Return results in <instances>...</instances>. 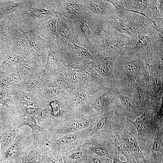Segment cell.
I'll use <instances>...</instances> for the list:
<instances>
[{
    "mask_svg": "<svg viewBox=\"0 0 163 163\" xmlns=\"http://www.w3.org/2000/svg\"><path fill=\"white\" fill-rule=\"evenodd\" d=\"M145 62L130 46L121 49L115 60L113 69V86L117 89L132 93Z\"/></svg>",
    "mask_w": 163,
    "mask_h": 163,
    "instance_id": "cell-1",
    "label": "cell"
},
{
    "mask_svg": "<svg viewBox=\"0 0 163 163\" xmlns=\"http://www.w3.org/2000/svg\"><path fill=\"white\" fill-rule=\"evenodd\" d=\"M14 14L18 21L36 28L42 22L56 15L57 12L55 0H24Z\"/></svg>",
    "mask_w": 163,
    "mask_h": 163,
    "instance_id": "cell-2",
    "label": "cell"
},
{
    "mask_svg": "<svg viewBox=\"0 0 163 163\" xmlns=\"http://www.w3.org/2000/svg\"><path fill=\"white\" fill-rule=\"evenodd\" d=\"M8 17V31L6 44L10 52L26 59L38 54L22 34L14 13Z\"/></svg>",
    "mask_w": 163,
    "mask_h": 163,
    "instance_id": "cell-3",
    "label": "cell"
},
{
    "mask_svg": "<svg viewBox=\"0 0 163 163\" xmlns=\"http://www.w3.org/2000/svg\"><path fill=\"white\" fill-rule=\"evenodd\" d=\"M27 128L23 126L20 129L14 142L0 158L2 161L21 163L35 140L31 129Z\"/></svg>",
    "mask_w": 163,
    "mask_h": 163,
    "instance_id": "cell-4",
    "label": "cell"
},
{
    "mask_svg": "<svg viewBox=\"0 0 163 163\" xmlns=\"http://www.w3.org/2000/svg\"><path fill=\"white\" fill-rule=\"evenodd\" d=\"M82 84L77 88L65 90L57 100L60 103L61 107L66 106L75 110L91 108L92 96L94 90Z\"/></svg>",
    "mask_w": 163,
    "mask_h": 163,
    "instance_id": "cell-5",
    "label": "cell"
},
{
    "mask_svg": "<svg viewBox=\"0 0 163 163\" xmlns=\"http://www.w3.org/2000/svg\"><path fill=\"white\" fill-rule=\"evenodd\" d=\"M130 123L124 116L119 114L114 129L137 163H145L144 153L140 149L132 129L129 126Z\"/></svg>",
    "mask_w": 163,
    "mask_h": 163,
    "instance_id": "cell-6",
    "label": "cell"
},
{
    "mask_svg": "<svg viewBox=\"0 0 163 163\" xmlns=\"http://www.w3.org/2000/svg\"><path fill=\"white\" fill-rule=\"evenodd\" d=\"M56 45L66 66L71 69L79 70L88 66L93 60V56L88 49L77 45L75 41L62 46Z\"/></svg>",
    "mask_w": 163,
    "mask_h": 163,
    "instance_id": "cell-7",
    "label": "cell"
},
{
    "mask_svg": "<svg viewBox=\"0 0 163 163\" xmlns=\"http://www.w3.org/2000/svg\"><path fill=\"white\" fill-rule=\"evenodd\" d=\"M121 49L103 51L93 56L92 61L88 66L94 69L112 85L114 62Z\"/></svg>",
    "mask_w": 163,
    "mask_h": 163,
    "instance_id": "cell-8",
    "label": "cell"
},
{
    "mask_svg": "<svg viewBox=\"0 0 163 163\" xmlns=\"http://www.w3.org/2000/svg\"><path fill=\"white\" fill-rule=\"evenodd\" d=\"M114 88V104L120 113L132 121L143 113L136 104L133 97V92H124Z\"/></svg>",
    "mask_w": 163,
    "mask_h": 163,
    "instance_id": "cell-9",
    "label": "cell"
},
{
    "mask_svg": "<svg viewBox=\"0 0 163 163\" xmlns=\"http://www.w3.org/2000/svg\"><path fill=\"white\" fill-rule=\"evenodd\" d=\"M135 44L128 35L114 30L100 44L92 46L89 52L94 56L105 50H118L125 46H135Z\"/></svg>",
    "mask_w": 163,
    "mask_h": 163,
    "instance_id": "cell-10",
    "label": "cell"
},
{
    "mask_svg": "<svg viewBox=\"0 0 163 163\" xmlns=\"http://www.w3.org/2000/svg\"><path fill=\"white\" fill-rule=\"evenodd\" d=\"M114 88L112 85L94 90L91 105L95 114L100 115L113 106Z\"/></svg>",
    "mask_w": 163,
    "mask_h": 163,
    "instance_id": "cell-11",
    "label": "cell"
},
{
    "mask_svg": "<svg viewBox=\"0 0 163 163\" xmlns=\"http://www.w3.org/2000/svg\"><path fill=\"white\" fill-rule=\"evenodd\" d=\"M85 14L91 31L92 45L98 46L102 43L114 30L108 19Z\"/></svg>",
    "mask_w": 163,
    "mask_h": 163,
    "instance_id": "cell-12",
    "label": "cell"
},
{
    "mask_svg": "<svg viewBox=\"0 0 163 163\" xmlns=\"http://www.w3.org/2000/svg\"><path fill=\"white\" fill-rule=\"evenodd\" d=\"M46 59L39 54L29 59H24L18 69L23 80H33L40 77L44 69Z\"/></svg>",
    "mask_w": 163,
    "mask_h": 163,
    "instance_id": "cell-13",
    "label": "cell"
},
{
    "mask_svg": "<svg viewBox=\"0 0 163 163\" xmlns=\"http://www.w3.org/2000/svg\"><path fill=\"white\" fill-rule=\"evenodd\" d=\"M57 14L72 23L85 15L82 0H55Z\"/></svg>",
    "mask_w": 163,
    "mask_h": 163,
    "instance_id": "cell-14",
    "label": "cell"
},
{
    "mask_svg": "<svg viewBox=\"0 0 163 163\" xmlns=\"http://www.w3.org/2000/svg\"><path fill=\"white\" fill-rule=\"evenodd\" d=\"M163 37L157 31L147 35H139L135 46V51L142 58L145 55L163 49Z\"/></svg>",
    "mask_w": 163,
    "mask_h": 163,
    "instance_id": "cell-15",
    "label": "cell"
},
{
    "mask_svg": "<svg viewBox=\"0 0 163 163\" xmlns=\"http://www.w3.org/2000/svg\"><path fill=\"white\" fill-rule=\"evenodd\" d=\"M85 13L90 15L108 19L115 14L112 4L106 0H82Z\"/></svg>",
    "mask_w": 163,
    "mask_h": 163,
    "instance_id": "cell-16",
    "label": "cell"
},
{
    "mask_svg": "<svg viewBox=\"0 0 163 163\" xmlns=\"http://www.w3.org/2000/svg\"><path fill=\"white\" fill-rule=\"evenodd\" d=\"M17 20L22 34L31 46L38 54L47 58L48 46L46 41L41 37L36 28L28 26Z\"/></svg>",
    "mask_w": 163,
    "mask_h": 163,
    "instance_id": "cell-17",
    "label": "cell"
},
{
    "mask_svg": "<svg viewBox=\"0 0 163 163\" xmlns=\"http://www.w3.org/2000/svg\"><path fill=\"white\" fill-rule=\"evenodd\" d=\"M57 15L56 36L55 41L56 44L60 46L75 41V27L73 23Z\"/></svg>",
    "mask_w": 163,
    "mask_h": 163,
    "instance_id": "cell-18",
    "label": "cell"
},
{
    "mask_svg": "<svg viewBox=\"0 0 163 163\" xmlns=\"http://www.w3.org/2000/svg\"><path fill=\"white\" fill-rule=\"evenodd\" d=\"M126 118L135 127L138 138L142 139L149 135H155L158 125L144 110L134 121Z\"/></svg>",
    "mask_w": 163,
    "mask_h": 163,
    "instance_id": "cell-19",
    "label": "cell"
},
{
    "mask_svg": "<svg viewBox=\"0 0 163 163\" xmlns=\"http://www.w3.org/2000/svg\"><path fill=\"white\" fill-rule=\"evenodd\" d=\"M73 23L75 27V43L89 51L92 47L91 33L85 14L83 18Z\"/></svg>",
    "mask_w": 163,
    "mask_h": 163,
    "instance_id": "cell-20",
    "label": "cell"
},
{
    "mask_svg": "<svg viewBox=\"0 0 163 163\" xmlns=\"http://www.w3.org/2000/svg\"><path fill=\"white\" fill-rule=\"evenodd\" d=\"M162 126L157 129L150 145L149 152L144 155L145 163H163Z\"/></svg>",
    "mask_w": 163,
    "mask_h": 163,
    "instance_id": "cell-21",
    "label": "cell"
},
{
    "mask_svg": "<svg viewBox=\"0 0 163 163\" xmlns=\"http://www.w3.org/2000/svg\"><path fill=\"white\" fill-rule=\"evenodd\" d=\"M48 46V54L44 71H53L62 69L66 66L60 50L54 41H47Z\"/></svg>",
    "mask_w": 163,
    "mask_h": 163,
    "instance_id": "cell-22",
    "label": "cell"
},
{
    "mask_svg": "<svg viewBox=\"0 0 163 163\" xmlns=\"http://www.w3.org/2000/svg\"><path fill=\"white\" fill-rule=\"evenodd\" d=\"M78 70L82 75V84L93 89L112 85L94 69L88 66H86Z\"/></svg>",
    "mask_w": 163,
    "mask_h": 163,
    "instance_id": "cell-23",
    "label": "cell"
},
{
    "mask_svg": "<svg viewBox=\"0 0 163 163\" xmlns=\"http://www.w3.org/2000/svg\"><path fill=\"white\" fill-rule=\"evenodd\" d=\"M9 92L20 105L26 107L40 106L43 98L37 92H25L13 88L9 89Z\"/></svg>",
    "mask_w": 163,
    "mask_h": 163,
    "instance_id": "cell-24",
    "label": "cell"
},
{
    "mask_svg": "<svg viewBox=\"0 0 163 163\" xmlns=\"http://www.w3.org/2000/svg\"><path fill=\"white\" fill-rule=\"evenodd\" d=\"M62 69L53 71L43 70L40 76L43 80L44 86L63 90L67 89L65 78Z\"/></svg>",
    "mask_w": 163,
    "mask_h": 163,
    "instance_id": "cell-25",
    "label": "cell"
},
{
    "mask_svg": "<svg viewBox=\"0 0 163 163\" xmlns=\"http://www.w3.org/2000/svg\"><path fill=\"white\" fill-rule=\"evenodd\" d=\"M23 126L22 121L18 122L8 127L0 134L1 156L14 142L20 129Z\"/></svg>",
    "mask_w": 163,
    "mask_h": 163,
    "instance_id": "cell-26",
    "label": "cell"
},
{
    "mask_svg": "<svg viewBox=\"0 0 163 163\" xmlns=\"http://www.w3.org/2000/svg\"><path fill=\"white\" fill-rule=\"evenodd\" d=\"M57 15L40 24L36 28L43 39L47 41H54L56 39V24Z\"/></svg>",
    "mask_w": 163,
    "mask_h": 163,
    "instance_id": "cell-27",
    "label": "cell"
},
{
    "mask_svg": "<svg viewBox=\"0 0 163 163\" xmlns=\"http://www.w3.org/2000/svg\"><path fill=\"white\" fill-rule=\"evenodd\" d=\"M25 59L10 53L0 61V75H6L18 71L19 66Z\"/></svg>",
    "mask_w": 163,
    "mask_h": 163,
    "instance_id": "cell-28",
    "label": "cell"
},
{
    "mask_svg": "<svg viewBox=\"0 0 163 163\" xmlns=\"http://www.w3.org/2000/svg\"><path fill=\"white\" fill-rule=\"evenodd\" d=\"M24 115L15 114L0 106V133L12 125L21 121Z\"/></svg>",
    "mask_w": 163,
    "mask_h": 163,
    "instance_id": "cell-29",
    "label": "cell"
},
{
    "mask_svg": "<svg viewBox=\"0 0 163 163\" xmlns=\"http://www.w3.org/2000/svg\"><path fill=\"white\" fill-rule=\"evenodd\" d=\"M65 78L67 89H72L82 85V78L79 70L70 68L66 66L62 69Z\"/></svg>",
    "mask_w": 163,
    "mask_h": 163,
    "instance_id": "cell-30",
    "label": "cell"
},
{
    "mask_svg": "<svg viewBox=\"0 0 163 163\" xmlns=\"http://www.w3.org/2000/svg\"><path fill=\"white\" fill-rule=\"evenodd\" d=\"M43 85V80L40 76L36 79L23 80L18 83L13 85L11 88L25 92L38 93Z\"/></svg>",
    "mask_w": 163,
    "mask_h": 163,
    "instance_id": "cell-31",
    "label": "cell"
},
{
    "mask_svg": "<svg viewBox=\"0 0 163 163\" xmlns=\"http://www.w3.org/2000/svg\"><path fill=\"white\" fill-rule=\"evenodd\" d=\"M163 79L153 76L147 87L144 88L150 99L155 101L161 100L163 96Z\"/></svg>",
    "mask_w": 163,
    "mask_h": 163,
    "instance_id": "cell-32",
    "label": "cell"
},
{
    "mask_svg": "<svg viewBox=\"0 0 163 163\" xmlns=\"http://www.w3.org/2000/svg\"><path fill=\"white\" fill-rule=\"evenodd\" d=\"M91 119L84 117L73 120L67 126L57 129L54 130V135L79 130L88 127L91 122Z\"/></svg>",
    "mask_w": 163,
    "mask_h": 163,
    "instance_id": "cell-33",
    "label": "cell"
},
{
    "mask_svg": "<svg viewBox=\"0 0 163 163\" xmlns=\"http://www.w3.org/2000/svg\"><path fill=\"white\" fill-rule=\"evenodd\" d=\"M42 155V145L35 139L31 148L23 158L21 163H43Z\"/></svg>",
    "mask_w": 163,
    "mask_h": 163,
    "instance_id": "cell-34",
    "label": "cell"
},
{
    "mask_svg": "<svg viewBox=\"0 0 163 163\" xmlns=\"http://www.w3.org/2000/svg\"><path fill=\"white\" fill-rule=\"evenodd\" d=\"M132 96L137 106L143 112L150 101L147 93L144 88L136 85L133 91Z\"/></svg>",
    "mask_w": 163,
    "mask_h": 163,
    "instance_id": "cell-35",
    "label": "cell"
},
{
    "mask_svg": "<svg viewBox=\"0 0 163 163\" xmlns=\"http://www.w3.org/2000/svg\"><path fill=\"white\" fill-rule=\"evenodd\" d=\"M112 138L117 151L124 156L128 163H137L121 140L118 133L115 130L112 135Z\"/></svg>",
    "mask_w": 163,
    "mask_h": 163,
    "instance_id": "cell-36",
    "label": "cell"
},
{
    "mask_svg": "<svg viewBox=\"0 0 163 163\" xmlns=\"http://www.w3.org/2000/svg\"><path fill=\"white\" fill-rule=\"evenodd\" d=\"M77 139V136L74 133H69L58 138L51 139L47 142L46 145L49 146L54 150L64 145L68 144L75 142Z\"/></svg>",
    "mask_w": 163,
    "mask_h": 163,
    "instance_id": "cell-37",
    "label": "cell"
},
{
    "mask_svg": "<svg viewBox=\"0 0 163 163\" xmlns=\"http://www.w3.org/2000/svg\"><path fill=\"white\" fill-rule=\"evenodd\" d=\"M23 125L28 126L30 128L34 139L37 133L46 131L45 128L40 126L37 123L36 117L28 115L25 114L24 116Z\"/></svg>",
    "mask_w": 163,
    "mask_h": 163,
    "instance_id": "cell-38",
    "label": "cell"
},
{
    "mask_svg": "<svg viewBox=\"0 0 163 163\" xmlns=\"http://www.w3.org/2000/svg\"><path fill=\"white\" fill-rule=\"evenodd\" d=\"M65 90L61 88L43 86L38 93H40L43 98L50 101L57 100Z\"/></svg>",
    "mask_w": 163,
    "mask_h": 163,
    "instance_id": "cell-39",
    "label": "cell"
},
{
    "mask_svg": "<svg viewBox=\"0 0 163 163\" xmlns=\"http://www.w3.org/2000/svg\"><path fill=\"white\" fill-rule=\"evenodd\" d=\"M42 144L43 163H62L60 155L54 152L50 151L44 144Z\"/></svg>",
    "mask_w": 163,
    "mask_h": 163,
    "instance_id": "cell-40",
    "label": "cell"
},
{
    "mask_svg": "<svg viewBox=\"0 0 163 163\" xmlns=\"http://www.w3.org/2000/svg\"><path fill=\"white\" fill-rule=\"evenodd\" d=\"M107 1L113 5L115 9V14L121 19H126L130 11L125 8L123 0H107Z\"/></svg>",
    "mask_w": 163,
    "mask_h": 163,
    "instance_id": "cell-41",
    "label": "cell"
},
{
    "mask_svg": "<svg viewBox=\"0 0 163 163\" xmlns=\"http://www.w3.org/2000/svg\"><path fill=\"white\" fill-rule=\"evenodd\" d=\"M21 109L24 114L34 117H40L45 110L39 106L26 107L21 105Z\"/></svg>",
    "mask_w": 163,
    "mask_h": 163,
    "instance_id": "cell-42",
    "label": "cell"
},
{
    "mask_svg": "<svg viewBox=\"0 0 163 163\" xmlns=\"http://www.w3.org/2000/svg\"><path fill=\"white\" fill-rule=\"evenodd\" d=\"M3 75L5 81L11 86L18 83L23 80L18 71Z\"/></svg>",
    "mask_w": 163,
    "mask_h": 163,
    "instance_id": "cell-43",
    "label": "cell"
},
{
    "mask_svg": "<svg viewBox=\"0 0 163 163\" xmlns=\"http://www.w3.org/2000/svg\"><path fill=\"white\" fill-rule=\"evenodd\" d=\"M83 156L82 152L80 150H79L71 153L69 156V157L71 159L77 160L82 158Z\"/></svg>",
    "mask_w": 163,
    "mask_h": 163,
    "instance_id": "cell-44",
    "label": "cell"
},
{
    "mask_svg": "<svg viewBox=\"0 0 163 163\" xmlns=\"http://www.w3.org/2000/svg\"><path fill=\"white\" fill-rule=\"evenodd\" d=\"M121 160L120 157L118 155H116L112 159V163H121Z\"/></svg>",
    "mask_w": 163,
    "mask_h": 163,
    "instance_id": "cell-45",
    "label": "cell"
},
{
    "mask_svg": "<svg viewBox=\"0 0 163 163\" xmlns=\"http://www.w3.org/2000/svg\"><path fill=\"white\" fill-rule=\"evenodd\" d=\"M0 163H14L8 161H3L0 159Z\"/></svg>",
    "mask_w": 163,
    "mask_h": 163,
    "instance_id": "cell-46",
    "label": "cell"
},
{
    "mask_svg": "<svg viewBox=\"0 0 163 163\" xmlns=\"http://www.w3.org/2000/svg\"><path fill=\"white\" fill-rule=\"evenodd\" d=\"M121 163H128L126 161H121Z\"/></svg>",
    "mask_w": 163,
    "mask_h": 163,
    "instance_id": "cell-47",
    "label": "cell"
},
{
    "mask_svg": "<svg viewBox=\"0 0 163 163\" xmlns=\"http://www.w3.org/2000/svg\"><path fill=\"white\" fill-rule=\"evenodd\" d=\"M1 143H0V158H1Z\"/></svg>",
    "mask_w": 163,
    "mask_h": 163,
    "instance_id": "cell-48",
    "label": "cell"
}]
</instances>
